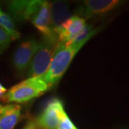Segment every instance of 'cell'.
Returning <instances> with one entry per match:
<instances>
[{"label":"cell","instance_id":"6da1fadb","mask_svg":"<svg viewBox=\"0 0 129 129\" xmlns=\"http://www.w3.org/2000/svg\"><path fill=\"white\" fill-rule=\"evenodd\" d=\"M90 39L73 44L59 42L48 69L39 77L46 83L49 89L55 87L62 78L71 64L76 54L80 50Z\"/></svg>","mask_w":129,"mask_h":129},{"label":"cell","instance_id":"7a4b0ae2","mask_svg":"<svg viewBox=\"0 0 129 129\" xmlns=\"http://www.w3.org/2000/svg\"><path fill=\"white\" fill-rule=\"evenodd\" d=\"M48 90L47 85L39 77L28 78L9 88L1 99L7 103H25L40 97Z\"/></svg>","mask_w":129,"mask_h":129},{"label":"cell","instance_id":"3957f363","mask_svg":"<svg viewBox=\"0 0 129 129\" xmlns=\"http://www.w3.org/2000/svg\"><path fill=\"white\" fill-rule=\"evenodd\" d=\"M60 42L55 33L43 36L27 70L28 78H38L45 73Z\"/></svg>","mask_w":129,"mask_h":129},{"label":"cell","instance_id":"277c9868","mask_svg":"<svg viewBox=\"0 0 129 129\" xmlns=\"http://www.w3.org/2000/svg\"><path fill=\"white\" fill-rule=\"evenodd\" d=\"M38 47V41L35 39H29L22 42L14 52L12 62L17 75L22 76L27 73Z\"/></svg>","mask_w":129,"mask_h":129},{"label":"cell","instance_id":"5b68a950","mask_svg":"<svg viewBox=\"0 0 129 129\" xmlns=\"http://www.w3.org/2000/svg\"><path fill=\"white\" fill-rule=\"evenodd\" d=\"M119 0H87L76 10V15L85 19L107 14L121 5Z\"/></svg>","mask_w":129,"mask_h":129},{"label":"cell","instance_id":"8992f818","mask_svg":"<svg viewBox=\"0 0 129 129\" xmlns=\"http://www.w3.org/2000/svg\"><path fill=\"white\" fill-rule=\"evenodd\" d=\"M64 112L62 101L53 98L48 102L44 111L35 121L41 129H57Z\"/></svg>","mask_w":129,"mask_h":129},{"label":"cell","instance_id":"52a82bcc","mask_svg":"<svg viewBox=\"0 0 129 129\" xmlns=\"http://www.w3.org/2000/svg\"><path fill=\"white\" fill-rule=\"evenodd\" d=\"M42 0H14L7 3V10L13 20L23 22L30 20Z\"/></svg>","mask_w":129,"mask_h":129},{"label":"cell","instance_id":"ba28073f","mask_svg":"<svg viewBox=\"0 0 129 129\" xmlns=\"http://www.w3.org/2000/svg\"><path fill=\"white\" fill-rule=\"evenodd\" d=\"M85 25V20L75 14L72 15L59 27L53 29V32L60 42L69 43L78 35Z\"/></svg>","mask_w":129,"mask_h":129},{"label":"cell","instance_id":"9c48e42d","mask_svg":"<svg viewBox=\"0 0 129 129\" xmlns=\"http://www.w3.org/2000/svg\"><path fill=\"white\" fill-rule=\"evenodd\" d=\"M30 21L43 36H48L53 34L54 32L51 24L50 2L42 1L40 5L30 19Z\"/></svg>","mask_w":129,"mask_h":129},{"label":"cell","instance_id":"30bf717a","mask_svg":"<svg viewBox=\"0 0 129 129\" xmlns=\"http://www.w3.org/2000/svg\"><path fill=\"white\" fill-rule=\"evenodd\" d=\"M22 118V107L9 104L2 107L0 112V129H14Z\"/></svg>","mask_w":129,"mask_h":129},{"label":"cell","instance_id":"8fae6325","mask_svg":"<svg viewBox=\"0 0 129 129\" xmlns=\"http://www.w3.org/2000/svg\"><path fill=\"white\" fill-rule=\"evenodd\" d=\"M50 12L52 30L72 16L68 4L62 1H55L50 3Z\"/></svg>","mask_w":129,"mask_h":129},{"label":"cell","instance_id":"7c38bea8","mask_svg":"<svg viewBox=\"0 0 129 129\" xmlns=\"http://www.w3.org/2000/svg\"><path fill=\"white\" fill-rule=\"evenodd\" d=\"M0 27L9 33L12 40H17L20 37V33L16 29L14 20L8 13L0 7Z\"/></svg>","mask_w":129,"mask_h":129},{"label":"cell","instance_id":"4fadbf2b","mask_svg":"<svg viewBox=\"0 0 129 129\" xmlns=\"http://www.w3.org/2000/svg\"><path fill=\"white\" fill-rule=\"evenodd\" d=\"M12 41L13 40L9 33L0 27V55L7 50Z\"/></svg>","mask_w":129,"mask_h":129},{"label":"cell","instance_id":"5bb4252c","mask_svg":"<svg viewBox=\"0 0 129 129\" xmlns=\"http://www.w3.org/2000/svg\"><path fill=\"white\" fill-rule=\"evenodd\" d=\"M57 129H78L76 126L73 124V123L71 121L67 115V113L64 112L63 115H62L60 120V123L58 125Z\"/></svg>","mask_w":129,"mask_h":129},{"label":"cell","instance_id":"9a60e30c","mask_svg":"<svg viewBox=\"0 0 129 129\" xmlns=\"http://www.w3.org/2000/svg\"><path fill=\"white\" fill-rule=\"evenodd\" d=\"M22 129H41L37 123H35V120H29L27 123V124L24 126V128Z\"/></svg>","mask_w":129,"mask_h":129},{"label":"cell","instance_id":"2e32d148","mask_svg":"<svg viewBox=\"0 0 129 129\" xmlns=\"http://www.w3.org/2000/svg\"><path fill=\"white\" fill-rule=\"evenodd\" d=\"M7 90L2 85V84L0 82V98L5 95V93L7 92Z\"/></svg>","mask_w":129,"mask_h":129},{"label":"cell","instance_id":"e0dca14e","mask_svg":"<svg viewBox=\"0 0 129 129\" xmlns=\"http://www.w3.org/2000/svg\"><path fill=\"white\" fill-rule=\"evenodd\" d=\"M2 107H3V106H2V105H1V104H0V112H1V110H2Z\"/></svg>","mask_w":129,"mask_h":129}]
</instances>
